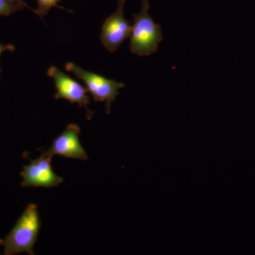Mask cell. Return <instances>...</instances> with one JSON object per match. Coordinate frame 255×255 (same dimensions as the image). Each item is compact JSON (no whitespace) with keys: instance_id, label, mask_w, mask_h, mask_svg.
Segmentation results:
<instances>
[{"instance_id":"cell-2","label":"cell","mask_w":255,"mask_h":255,"mask_svg":"<svg viewBox=\"0 0 255 255\" xmlns=\"http://www.w3.org/2000/svg\"><path fill=\"white\" fill-rule=\"evenodd\" d=\"M149 9L148 0H142L140 12L133 14L129 48L132 53L138 56L155 53L163 38L162 28L151 17Z\"/></svg>"},{"instance_id":"cell-9","label":"cell","mask_w":255,"mask_h":255,"mask_svg":"<svg viewBox=\"0 0 255 255\" xmlns=\"http://www.w3.org/2000/svg\"><path fill=\"white\" fill-rule=\"evenodd\" d=\"M26 6L16 3L9 2L6 0H0V15L8 16L16 11H21Z\"/></svg>"},{"instance_id":"cell-11","label":"cell","mask_w":255,"mask_h":255,"mask_svg":"<svg viewBox=\"0 0 255 255\" xmlns=\"http://www.w3.org/2000/svg\"><path fill=\"white\" fill-rule=\"evenodd\" d=\"M6 1H9V2L12 3H16V4H22L23 6H26V8H28V9H31V11H33V12H35V9H32V8L30 7L28 4H26L23 0H6Z\"/></svg>"},{"instance_id":"cell-12","label":"cell","mask_w":255,"mask_h":255,"mask_svg":"<svg viewBox=\"0 0 255 255\" xmlns=\"http://www.w3.org/2000/svg\"><path fill=\"white\" fill-rule=\"evenodd\" d=\"M3 241L0 238V246H2Z\"/></svg>"},{"instance_id":"cell-10","label":"cell","mask_w":255,"mask_h":255,"mask_svg":"<svg viewBox=\"0 0 255 255\" xmlns=\"http://www.w3.org/2000/svg\"><path fill=\"white\" fill-rule=\"evenodd\" d=\"M6 50H9V51H14L15 48L13 45L8 44V45H3L0 43V55L3 53V52L6 51ZM1 72V69L0 68V73Z\"/></svg>"},{"instance_id":"cell-1","label":"cell","mask_w":255,"mask_h":255,"mask_svg":"<svg viewBox=\"0 0 255 255\" xmlns=\"http://www.w3.org/2000/svg\"><path fill=\"white\" fill-rule=\"evenodd\" d=\"M41 219L36 204L26 206L17 222L3 241L4 254L14 255L26 253L33 255V246L41 229Z\"/></svg>"},{"instance_id":"cell-8","label":"cell","mask_w":255,"mask_h":255,"mask_svg":"<svg viewBox=\"0 0 255 255\" xmlns=\"http://www.w3.org/2000/svg\"><path fill=\"white\" fill-rule=\"evenodd\" d=\"M60 0H37L38 3V6L37 9H35V14L38 15L41 19H43V16H46L48 14L50 9L53 7H58L60 9L66 10V11H70V12L73 13L71 10L65 9L63 6H60L58 4L60 2Z\"/></svg>"},{"instance_id":"cell-3","label":"cell","mask_w":255,"mask_h":255,"mask_svg":"<svg viewBox=\"0 0 255 255\" xmlns=\"http://www.w3.org/2000/svg\"><path fill=\"white\" fill-rule=\"evenodd\" d=\"M65 68L67 71L73 73L77 78L85 82L94 101L106 102L107 114H110L112 102H115L119 95V90L125 87V85L122 82L110 80L97 74L87 71L73 63H67Z\"/></svg>"},{"instance_id":"cell-6","label":"cell","mask_w":255,"mask_h":255,"mask_svg":"<svg viewBox=\"0 0 255 255\" xmlns=\"http://www.w3.org/2000/svg\"><path fill=\"white\" fill-rule=\"evenodd\" d=\"M48 75L53 78L55 82L57 90V93L55 95V100L64 99L68 100L70 103L78 104L80 107H85L86 109L87 119L90 120L95 112H92L88 109V105L90 104V99L87 95L88 90L56 67H50L48 70Z\"/></svg>"},{"instance_id":"cell-7","label":"cell","mask_w":255,"mask_h":255,"mask_svg":"<svg viewBox=\"0 0 255 255\" xmlns=\"http://www.w3.org/2000/svg\"><path fill=\"white\" fill-rule=\"evenodd\" d=\"M80 128L77 124H69L66 129L55 139L51 147L43 151L45 155L53 157L60 155L68 158L87 160L88 155L80 140Z\"/></svg>"},{"instance_id":"cell-5","label":"cell","mask_w":255,"mask_h":255,"mask_svg":"<svg viewBox=\"0 0 255 255\" xmlns=\"http://www.w3.org/2000/svg\"><path fill=\"white\" fill-rule=\"evenodd\" d=\"M52 157L42 152L38 158L31 159L28 165L23 166L21 176V185L24 187H58L63 178L55 174L51 165Z\"/></svg>"},{"instance_id":"cell-4","label":"cell","mask_w":255,"mask_h":255,"mask_svg":"<svg viewBox=\"0 0 255 255\" xmlns=\"http://www.w3.org/2000/svg\"><path fill=\"white\" fill-rule=\"evenodd\" d=\"M118 7L115 12L106 18L102 28L101 42L110 53H114L130 36L132 27L124 18L126 0H117Z\"/></svg>"}]
</instances>
